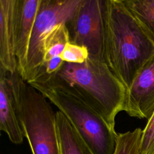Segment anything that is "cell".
<instances>
[{
	"label": "cell",
	"instance_id": "cell-3",
	"mask_svg": "<svg viewBox=\"0 0 154 154\" xmlns=\"http://www.w3.org/2000/svg\"><path fill=\"white\" fill-rule=\"evenodd\" d=\"M20 125L32 154H61L56 112L47 99L17 70L8 73Z\"/></svg>",
	"mask_w": 154,
	"mask_h": 154
},
{
	"label": "cell",
	"instance_id": "cell-6",
	"mask_svg": "<svg viewBox=\"0 0 154 154\" xmlns=\"http://www.w3.org/2000/svg\"><path fill=\"white\" fill-rule=\"evenodd\" d=\"M105 0H82L67 23L70 42L85 47L88 58L103 62H105Z\"/></svg>",
	"mask_w": 154,
	"mask_h": 154
},
{
	"label": "cell",
	"instance_id": "cell-4",
	"mask_svg": "<svg viewBox=\"0 0 154 154\" xmlns=\"http://www.w3.org/2000/svg\"><path fill=\"white\" fill-rule=\"evenodd\" d=\"M29 84L65 116L91 154H114L117 133L96 111L58 90L37 83Z\"/></svg>",
	"mask_w": 154,
	"mask_h": 154
},
{
	"label": "cell",
	"instance_id": "cell-14",
	"mask_svg": "<svg viewBox=\"0 0 154 154\" xmlns=\"http://www.w3.org/2000/svg\"><path fill=\"white\" fill-rule=\"evenodd\" d=\"M142 134L143 130L140 128L117 134L114 154H141Z\"/></svg>",
	"mask_w": 154,
	"mask_h": 154
},
{
	"label": "cell",
	"instance_id": "cell-9",
	"mask_svg": "<svg viewBox=\"0 0 154 154\" xmlns=\"http://www.w3.org/2000/svg\"><path fill=\"white\" fill-rule=\"evenodd\" d=\"M41 0H19L16 19V54L17 71L23 77L27 62L28 49Z\"/></svg>",
	"mask_w": 154,
	"mask_h": 154
},
{
	"label": "cell",
	"instance_id": "cell-7",
	"mask_svg": "<svg viewBox=\"0 0 154 154\" xmlns=\"http://www.w3.org/2000/svg\"><path fill=\"white\" fill-rule=\"evenodd\" d=\"M123 111L131 117L147 120L154 112V55L126 90Z\"/></svg>",
	"mask_w": 154,
	"mask_h": 154
},
{
	"label": "cell",
	"instance_id": "cell-1",
	"mask_svg": "<svg viewBox=\"0 0 154 154\" xmlns=\"http://www.w3.org/2000/svg\"><path fill=\"white\" fill-rule=\"evenodd\" d=\"M27 82L42 84L79 99L114 129L116 116L123 110L126 88L105 62L90 58L82 64L64 62L54 75Z\"/></svg>",
	"mask_w": 154,
	"mask_h": 154
},
{
	"label": "cell",
	"instance_id": "cell-2",
	"mask_svg": "<svg viewBox=\"0 0 154 154\" xmlns=\"http://www.w3.org/2000/svg\"><path fill=\"white\" fill-rule=\"evenodd\" d=\"M105 58L126 88L154 55V45L122 0H105Z\"/></svg>",
	"mask_w": 154,
	"mask_h": 154
},
{
	"label": "cell",
	"instance_id": "cell-17",
	"mask_svg": "<svg viewBox=\"0 0 154 154\" xmlns=\"http://www.w3.org/2000/svg\"><path fill=\"white\" fill-rule=\"evenodd\" d=\"M64 63V62L61 60L60 56L54 57L47 61H44L37 75L33 79L45 78L54 75L61 69Z\"/></svg>",
	"mask_w": 154,
	"mask_h": 154
},
{
	"label": "cell",
	"instance_id": "cell-10",
	"mask_svg": "<svg viewBox=\"0 0 154 154\" xmlns=\"http://www.w3.org/2000/svg\"><path fill=\"white\" fill-rule=\"evenodd\" d=\"M0 129L7 134L13 143L18 144L23 142L24 136L9 84L8 72L1 67H0Z\"/></svg>",
	"mask_w": 154,
	"mask_h": 154
},
{
	"label": "cell",
	"instance_id": "cell-16",
	"mask_svg": "<svg viewBox=\"0 0 154 154\" xmlns=\"http://www.w3.org/2000/svg\"><path fill=\"white\" fill-rule=\"evenodd\" d=\"M141 154H154V112L143 130Z\"/></svg>",
	"mask_w": 154,
	"mask_h": 154
},
{
	"label": "cell",
	"instance_id": "cell-8",
	"mask_svg": "<svg viewBox=\"0 0 154 154\" xmlns=\"http://www.w3.org/2000/svg\"><path fill=\"white\" fill-rule=\"evenodd\" d=\"M19 0H0V67L8 73L17 70L16 54Z\"/></svg>",
	"mask_w": 154,
	"mask_h": 154
},
{
	"label": "cell",
	"instance_id": "cell-13",
	"mask_svg": "<svg viewBox=\"0 0 154 154\" xmlns=\"http://www.w3.org/2000/svg\"><path fill=\"white\" fill-rule=\"evenodd\" d=\"M69 42L70 38L67 23L57 25L45 41L43 62L60 56Z\"/></svg>",
	"mask_w": 154,
	"mask_h": 154
},
{
	"label": "cell",
	"instance_id": "cell-12",
	"mask_svg": "<svg viewBox=\"0 0 154 154\" xmlns=\"http://www.w3.org/2000/svg\"><path fill=\"white\" fill-rule=\"evenodd\" d=\"M154 45V0H122Z\"/></svg>",
	"mask_w": 154,
	"mask_h": 154
},
{
	"label": "cell",
	"instance_id": "cell-11",
	"mask_svg": "<svg viewBox=\"0 0 154 154\" xmlns=\"http://www.w3.org/2000/svg\"><path fill=\"white\" fill-rule=\"evenodd\" d=\"M56 118L61 154H91L65 116L58 111Z\"/></svg>",
	"mask_w": 154,
	"mask_h": 154
},
{
	"label": "cell",
	"instance_id": "cell-5",
	"mask_svg": "<svg viewBox=\"0 0 154 154\" xmlns=\"http://www.w3.org/2000/svg\"><path fill=\"white\" fill-rule=\"evenodd\" d=\"M82 0H41L31 35L26 66L22 78L29 82L36 76L43 63L45 43L54 29L67 23Z\"/></svg>",
	"mask_w": 154,
	"mask_h": 154
},
{
	"label": "cell",
	"instance_id": "cell-15",
	"mask_svg": "<svg viewBox=\"0 0 154 154\" xmlns=\"http://www.w3.org/2000/svg\"><path fill=\"white\" fill-rule=\"evenodd\" d=\"M60 57L65 63L82 64L88 58L89 54L85 47L69 42Z\"/></svg>",
	"mask_w": 154,
	"mask_h": 154
}]
</instances>
